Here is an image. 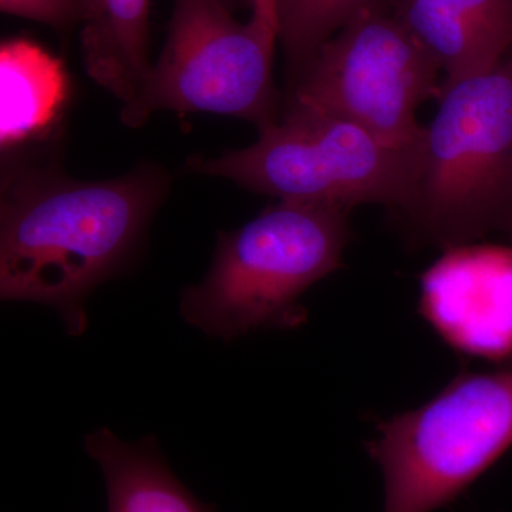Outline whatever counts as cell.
<instances>
[{
    "mask_svg": "<svg viewBox=\"0 0 512 512\" xmlns=\"http://www.w3.org/2000/svg\"><path fill=\"white\" fill-rule=\"evenodd\" d=\"M8 153L0 194V298L49 306L69 335H83L87 299L140 254L170 177L144 161L110 180H77L53 151Z\"/></svg>",
    "mask_w": 512,
    "mask_h": 512,
    "instance_id": "1",
    "label": "cell"
},
{
    "mask_svg": "<svg viewBox=\"0 0 512 512\" xmlns=\"http://www.w3.org/2000/svg\"><path fill=\"white\" fill-rule=\"evenodd\" d=\"M349 212L279 201L241 228L220 232L207 276L181 293L185 322L225 342L302 326L299 299L342 266Z\"/></svg>",
    "mask_w": 512,
    "mask_h": 512,
    "instance_id": "2",
    "label": "cell"
},
{
    "mask_svg": "<svg viewBox=\"0 0 512 512\" xmlns=\"http://www.w3.org/2000/svg\"><path fill=\"white\" fill-rule=\"evenodd\" d=\"M404 215L443 249L495 232L512 238V52L490 72L441 89Z\"/></svg>",
    "mask_w": 512,
    "mask_h": 512,
    "instance_id": "3",
    "label": "cell"
},
{
    "mask_svg": "<svg viewBox=\"0 0 512 512\" xmlns=\"http://www.w3.org/2000/svg\"><path fill=\"white\" fill-rule=\"evenodd\" d=\"M420 144L392 146L348 120L286 101L251 146L191 157L187 165L279 201L348 211L380 204L404 214L416 190Z\"/></svg>",
    "mask_w": 512,
    "mask_h": 512,
    "instance_id": "4",
    "label": "cell"
},
{
    "mask_svg": "<svg viewBox=\"0 0 512 512\" xmlns=\"http://www.w3.org/2000/svg\"><path fill=\"white\" fill-rule=\"evenodd\" d=\"M512 447V367L461 373L416 409L377 424L369 456L383 512H431L456 500Z\"/></svg>",
    "mask_w": 512,
    "mask_h": 512,
    "instance_id": "5",
    "label": "cell"
},
{
    "mask_svg": "<svg viewBox=\"0 0 512 512\" xmlns=\"http://www.w3.org/2000/svg\"><path fill=\"white\" fill-rule=\"evenodd\" d=\"M167 39L120 119L140 127L158 111L210 113L249 121L259 131L281 116L274 82L278 32L242 22L229 0H173Z\"/></svg>",
    "mask_w": 512,
    "mask_h": 512,
    "instance_id": "6",
    "label": "cell"
},
{
    "mask_svg": "<svg viewBox=\"0 0 512 512\" xmlns=\"http://www.w3.org/2000/svg\"><path fill=\"white\" fill-rule=\"evenodd\" d=\"M440 69L389 8L369 10L330 37L291 80L288 101L365 128L384 143L419 146L417 111L441 94Z\"/></svg>",
    "mask_w": 512,
    "mask_h": 512,
    "instance_id": "7",
    "label": "cell"
},
{
    "mask_svg": "<svg viewBox=\"0 0 512 512\" xmlns=\"http://www.w3.org/2000/svg\"><path fill=\"white\" fill-rule=\"evenodd\" d=\"M420 315L451 348L497 356L512 348V251L457 245L424 272Z\"/></svg>",
    "mask_w": 512,
    "mask_h": 512,
    "instance_id": "8",
    "label": "cell"
},
{
    "mask_svg": "<svg viewBox=\"0 0 512 512\" xmlns=\"http://www.w3.org/2000/svg\"><path fill=\"white\" fill-rule=\"evenodd\" d=\"M387 8L439 66L441 89L512 52V0H389Z\"/></svg>",
    "mask_w": 512,
    "mask_h": 512,
    "instance_id": "9",
    "label": "cell"
},
{
    "mask_svg": "<svg viewBox=\"0 0 512 512\" xmlns=\"http://www.w3.org/2000/svg\"><path fill=\"white\" fill-rule=\"evenodd\" d=\"M86 451L103 473L107 512H215L174 476L154 436L127 443L100 427L86 437Z\"/></svg>",
    "mask_w": 512,
    "mask_h": 512,
    "instance_id": "10",
    "label": "cell"
},
{
    "mask_svg": "<svg viewBox=\"0 0 512 512\" xmlns=\"http://www.w3.org/2000/svg\"><path fill=\"white\" fill-rule=\"evenodd\" d=\"M150 6L151 0H89L82 26L84 66L123 106L150 72Z\"/></svg>",
    "mask_w": 512,
    "mask_h": 512,
    "instance_id": "11",
    "label": "cell"
},
{
    "mask_svg": "<svg viewBox=\"0 0 512 512\" xmlns=\"http://www.w3.org/2000/svg\"><path fill=\"white\" fill-rule=\"evenodd\" d=\"M2 138L3 151L40 138L62 113L66 82L62 66L29 40L3 43Z\"/></svg>",
    "mask_w": 512,
    "mask_h": 512,
    "instance_id": "12",
    "label": "cell"
},
{
    "mask_svg": "<svg viewBox=\"0 0 512 512\" xmlns=\"http://www.w3.org/2000/svg\"><path fill=\"white\" fill-rule=\"evenodd\" d=\"M389 0H279L278 42L289 77L295 79L339 30Z\"/></svg>",
    "mask_w": 512,
    "mask_h": 512,
    "instance_id": "13",
    "label": "cell"
},
{
    "mask_svg": "<svg viewBox=\"0 0 512 512\" xmlns=\"http://www.w3.org/2000/svg\"><path fill=\"white\" fill-rule=\"evenodd\" d=\"M0 10L66 35L86 22L89 0H0Z\"/></svg>",
    "mask_w": 512,
    "mask_h": 512,
    "instance_id": "14",
    "label": "cell"
},
{
    "mask_svg": "<svg viewBox=\"0 0 512 512\" xmlns=\"http://www.w3.org/2000/svg\"><path fill=\"white\" fill-rule=\"evenodd\" d=\"M249 3H251L252 16L278 32L279 0H249Z\"/></svg>",
    "mask_w": 512,
    "mask_h": 512,
    "instance_id": "15",
    "label": "cell"
},
{
    "mask_svg": "<svg viewBox=\"0 0 512 512\" xmlns=\"http://www.w3.org/2000/svg\"><path fill=\"white\" fill-rule=\"evenodd\" d=\"M505 366L512 367V357H511L510 360H508L507 365H505Z\"/></svg>",
    "mask_w": 512,
    "mask_h": 512,
    "instance_id": "16",
    "label": "cell"
}]
</instances>
